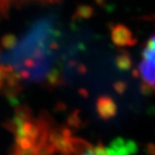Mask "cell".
Wrapping results in <instances>:
<instances>
[{"mask_svg": "<svg viewBox=\"0 0 155 155\" xmlns=\"http://www.w3.org/2000/svg\"><path fill=\"white\" fill-rule=\"evenodd\" d=\"M59 29L52 16L39 19L31 26L17 49L20 73L30 80H51L52 64L58 48Z\"/></svg>", "mask_w": 155, "mask_h": 155, "instance_id": "obj_1", "label": "cell"}, {"mask_svg": "<svg viewBox=\"0 0 155 155\" xmlns=\"http://www.w3.org/2000/svg\"><path fill=\"white\" fill-rule=\"evenodd\" d=\"M137 72L144 89L155 90V34L144 46Z\"/></svg>", "mask_w": 155, "mask_h": 155, "instance_id": "obj_2", "label": "cell"}, {"mask_svg": "<svg viewBox=\"0 0 155 155\" xmlns=\"http://www.w3.org/2000/svg\"><path fill=\"white\" fill-rule=\"evenodd\" d=\"M111 38L118 46H130L134 44L132 32L123 25H117L112 27Z\"/></svg>", "mask_w": 155, "mask_h": 155, "instance_id": "obj_3", "label": "cell"}, {"mask_svg": "<svg viewBox=\"0 0 155 155\" xmlns=\"http://www.w3.org/2000/svg\"><path fill=\"white\" fill-rule=\"evenodd\" d=\"M107 155H132L134 154L136 146L133 141L118 139L113 141L109 147H105Z\"/></svg>", "mask_w": 155, "mask_h": 155, "instance_id": "obj_4", "label": "cell"}, {"mask_svg": "<svg viewBox=\"0 0 155 155\" xmlns=\"http://www.w3.org/2000/svg\"><path fill=\"white\" fill-rule=\"evenodd\" d=\"M116 106L109 97H101L97 102V111L103 118H110L116 113Z\"/></svg>", "mask_w": 155, "mask_h": 155, "instance_id": "obj_5", "label": "cell"}, {"mask_svg": "<svg viewBox=\"0 0 155 155\" xmlns=\"http://www.w3.org/2000/svg\"><path fill=\"white\" fill-rule=\"evenodd\" d=\"M74 152L77 155H107L105 147L98 146V147H90V146H83L82 151L78 152L76 148H74Z\"/></svg>", "mask_w": 155, "mask_h": 155, "instance_id": "obj_6", "label": "cell"}, {"mask_svg": "<svg viewBox=\"0 0 155 155\" xmlns=\"http://www.w3.org/2000/svg\"><path fill=\"white\" fill-rule=\"evenodd\" d=\"M94 12V10L91 7H88V6H81L78 8L77 10V15H79L81 17L83 18H88L92 15V13Z\"/></svg>", "mask_w": 155, "mask_h": 155, "instance_id": "obj_7", "label": "cell"}]
</instances>
